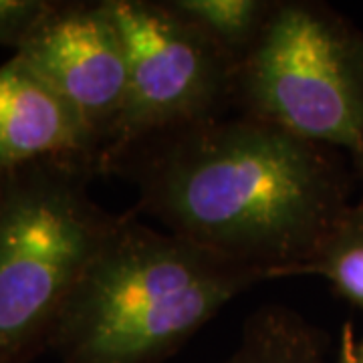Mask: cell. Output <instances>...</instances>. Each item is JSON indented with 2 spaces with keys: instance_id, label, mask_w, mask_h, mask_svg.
I'll return each instance as SVG.
<instances>
[{
  "instance_id": "obj_7",
  "label": "cell",
  "mask_w": 363,
  "mask_h": 363,
  "mask_svg": "<svg viewBox=\"0 0 363 363\" xmlns=\"http://www.w3.org/2000/svg\"><path fill=\"white\" fill-rule=\"evenodd\" d=\"M45 160H87L99 147L65 97L14 55L0 65V174Z\"/></svg>"
},
{
  "instance_id": "obj_8",
  "label": "cell",
  "mask_w": 363,
  "mask_h": 363,
  "mask_svg": "<svg viewBox=\"0 0 363 363\" xmlns=\"http://www.w3.org/2000/svg\"><path fill=\"white\" fill-rule=\"evenodd\" d=\"M226 363H325L323 337L297 313L264 307L252 313Z\"/></svg>"
},
{
  "instance_id": "obj_13",
  "label": "cell",
  "mask_w": 363,
  "mask_h": 363,
  "mask_svg": "<svg viewBox=\"0 0 363 363\" xmlns=\"http://www.w3.org/2000/svg\"><path fill=\"white\" fill-rule=\"evenodd\" d=\"M351 359L353 363H363V339L355 341V337L351 339Z\"/></svg>"
},
{
  "instance_id": "obj_10",
  "label": "cell",
  "mask_w": 363,
  "mask_h": 363,
  "mask_svg": "<svg viewBox=\"0 0 363 363\" xmlns=\"http://www.w3.org/2000/svg\"><path fill=\"white\" fill-rule=\"evenodd\" d=\"M295 274H319L339 295L363 309V202L350 204L319 250Z\"/></svg>"
},
{
  "instance_id": "obj_3",
  "label": "cell",
  "mask_w": 363,
  "mask_h": 363,
  "mask_svg": "<svg viewBox=\"0 0 363 363\" xmlns=\"http://www.w3.org/2000/svg\"><path fill=\"white\" fill-rule=\"evenodd\" d=\"M87 160L0 174V363H28L121 216L89 194Z\"/></svg>"
},
{
  "instance_id": "obj_2",
  "label": "cell",
  "mask_w": 363,
  "mask_h": 363,
  "mask_svg": "<svg viewBox=\"0 0 363 363\" xmlns=\"http://www.w3.org/2000/svg\"><path fill=\"white\" fill-rule=\"evenodd\" d=\"M271 277L121 216L67 298L47 350L63 363H162Z\"/></svg>"
},
{
  "instance_id": "obj_4",
  "label": "cell",
  "mask_w": 363,
  "mask_h": 363,
  "mask_svg": "<svg viewBox=\"0 0 363 363\" xmlns=\"http://www.w3.org/2000/svg\"><path fill=\"white\" fill-rule=\"evenodd\" d=\"M245 113L347 154L363 182V30L331 6L274 2L238 65Z\"/></svg>"
},
{
  "instance_id": "obj_12",
  "label": "cell",
  "mask_w": 363,
  "mask_h": 363,
  "mask_svg": "<svg viewBox=\"0 0 363 363\" xmlns=\"http://www.w3.org/2000/svg\"><path fill=\"white\" fill-rule=\"evenodd\" d=\"M351 325H345V331H343V341H341V350H339V357L335 363H353L351 359Z\"/></svg>"
},
{
  "instance_id": "obj_5",
  "label": "cell",
  "mask_w": 363,
  "mask_h": 363,
  "mask_svg": "<svg viewBox=\"0 0 363 363\" xmlns=\"http://www.w3.org/2000/svg\"><path fill=\"white\" fill-rule=\"evenodd\" d=\"M128 52V101L101 169L133 147L220 117L236 95L238 61L169 2L107 0Z\"/></svg>"
},
{
  "instance_id": "obj_9",
  "label": "cell",
  "mask_w": 363,
  "mask_h": 363,
  "mask_svg": "<svg viewBox=\"0 0 363 363\" xmlns=\"http://www.w3.org/2000/svg\"><path fill=\"white\" fill-rule=\"evenodd\" d=\"M169 6L196 25L238 63L267 25L274 2L267 0H172Z\"/></svg>"
},
{
  "instance_id": "obj_11",
  "label": "cell",
  "mask_w": 363,
  "mask_h": 363,
  "mask_svg": "<svg viewBox=\"0 0 363 363\" xmlns=\"http://www.w3.org/2000/svg\"><path fill=\"white\" fill-rule=\"evenodd\" d=\"M55 4L47 0H0V47L18 51Z\"/></svg>"
},
{
  "instance_id": "obj_1",
  "label": "cell",
  "mask_w": 363,
  "mask_h": 363,
  "mask_svg": "<svg viewBox=\"0 0 363 363\" xmlns=\"http://www.w3.org/2000/svg\"><path fill=\"white\" fill-rule=\"evenodd\" d=\"M150 142L135 164L143 212L271 279L309 262L351 204L350 178L327 147L247 113Z\"/></svg>"
},
{
  "instance_id": "obj_6",
  "label": "cell",
  "mask_w": 363,
  "mask_h": 363,
  "mask_svg": "<svg viewBox=\"0 0 363 363\" xmlns=\"http://www.w3.org/2000/svg\"><path fill=\"white\" fill-rule=\"evenodd\" d=\"M57 89L83 119L101 157L128 101V52L105 2H57L14 52Z\"/></svg>"
}]
</instances>
